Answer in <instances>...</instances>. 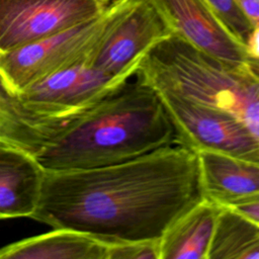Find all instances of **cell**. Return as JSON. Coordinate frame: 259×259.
Returning <instances> with one entry per match:
<instances>
[{
    "label": "cell",
    "mask_w": 259,
    "mask_h": 259,
    "mask_svg": "<svg viewBox=\"0 0 259 259\" xmlns=\"http://www.w3.org/2000/svg\"><path fill=\"white\" fill-rule=\"evenodd\" d=\"M203 198L196 153L175 144L107 166L45 169L31 219L110 244L157 241Z\"/></svg>",
    "instance_id": "obj_1"
},
{
    "label": "cell",
    "mask_w": 259,
    "mask_h": 259,
    "mask_svg": "<svg viewBox=\"0 0 259 259\" xmlns=\"http://www.w3.org/2000/svg\"><path fill=\"white\" fill-rule=\"evenodd\" d=\"M175 144L181 142L173 120L156 88L137 68L73 118L35 158L47 170L87 169L128 161Z\"/></svg>",
    "instance_id": "obj_2"
},
{
    "label": "cell",
    "mask_w": 259,
    "mask_h": 259,
    "mask_svg": "<svg viewBox=\"0 0 259 259\" xmlns=\"http://www.w3.org/2000/svg\"><path fill=\"white\" fill-rule=\"evenodd\" d=\"M138 71L157 89L234 117L259 146L258 60L221 61L172 33L142 57Z\"/></svg>",
    "instance_id": "obj_3"
},
{
    "label": "cell",
    "mask_w": 259,
    "mask_h": 259,
    "mask_svg": "<svg viewBox=\"0 0 259 259\" xmlns=\"http://www.w3.org/2000/svg\"><path fill=\"white\" fill-rule=\"evenodd\" d=\"M112 0L98 16L0 54V72L17 91L58 70L90 60L115 12Z\"/></svg>",
    "instance_id": "obj_4"
},
{
    "label": "cell",
    "mask_w": 259,
    "mask_h": 259,
    "mask_svg": "<svg viewBox=\"0 0 259 259\" xmlns=\"http://www.w3.org/2000/svg\"><path fill=\"white\" fill-rule=\"evenodd\" d=\"M172 33L170 24L151 1L118 0L90 64L111 76L127 74L155 44Z\"/></svg>",
    "instance_id": "obj_5"
},
{
    "label": "cell",
    "mask_w": 259,
    "mask_h": 259,
    "mask_svg": "<svg viewBox=\"0 0 259 259\" xmlns=\"http://www.w3.org/2000/svg\"><path fill=\"white\" fill-rule=\"evenodd\" d=\"M136 69L121 76H111L85 61L49 74L18 92L34 111L52 117L73 119L104 97Z\"/></svg>",
    "instance_id": "obj_6"
},
{
    "label": "cell",
    "mask_w": 259,
    "mask_h": 259,
    "mask_svg": "<svg viewBox=\"0 0 259 259\" xmlns=\"http://www.w3.org/2000/svg\"><path fill=\"white\" fill-rule=\"evenodd\" d=\"M183 146L196 152L210 150L259 164V146L234 117L157 89Z\"/></svg>",
    "instance_id": "obj_7"
},
{
    "label": "cell",
    "mask_w": 259,
    "mask_h": 259,
    "mask_svg": "<svg viewBox=\"0 0 259 259\" xmlns=\"http://www.w3.org/2000/svg\"><path fill=\"white\" fill-rule=\"evenodd\" d=\"M112 0H0V50L7 52L101 14Z\"/></svg>",
    "instance_id": "obj_8"
},
{
    "label": "cell",
    "mask_w": 259,
    "mask_h": 259,
    "mask_svg": "<svg viewBox=\"0 0 259 259\" xmlns=\"http://www.w3.org/2000/svg\"><path fill=\"white\" fill-rule=\"evenodd\" d=\"M162 13L174 33L201 52L228 63L251 58L205 0H149Z\"/></svg>",
    "instance_id": "obj_9"
},
{
    "label": "cell",
    "mask_w": 259,
    "mask_h": 259,
    "mask_svg": "<svg viewBox=\"0 0 259 259\" xmlns=\"http://www.w3.org/2000/svg\"><path fill=\"white\" fill-rule=\"evenodd\" d=\"M44 175L45 168L33 154L0 140V221L31 218Z\"/></svg>",
    "instance_id": "obj_10"
},
{
    "label": "cell",
    "mask_w": 259,
    "mask_h": 259,
    "mask_svg": "<svg viewBox=\"0 0 259 259\" xmlns=\"http://www.w3.org/2000/svg\"><path fill=\"white\" fill-rule=\"evenodd\" d=\"M195 153L205 199L230 207L259 197V164L210 150Z\"/></svg>",
    "instance_id": "obj_11"
},
{
    "label": "cell",
    "mask_w": 259,
    "mask_h": 259,
    "mask_svg": "<svg viewBox=\"0 0 259 259\" xmlns=\"http://www.w3.org/2000/svg\"><path fill=\"white\" fill-rule=\"evenodd\" d=\"M31 109L0 72V140L37 155L71 121Z\"/></svg>",
    "instance_id": "obj_12"
},
{
    "label": "cell",
    "mask_w": 259,
    "mask_h": 259,
    "mask_svg": "<svg viewBox=\"0 0 259 259\" xmlns=\"http://www.w3.org/2000/svg\"><path fill=\"white\" fill-rule=\"evenodd\" d=\"M110 243L57 228L0 248V259H107Z\"/></svg>",
    "instance_id": "obj_13"
},
{
    "label": "cell",
    "mask_w": 259,
    "mask_h": 259,
    "mask_svg": "<svg viewBox=\"0 0 259 259\" xmlns=\"http://www.w3.org/2000/svg\"><path fill=\"white\" fill-rule=\"evenodd\" d=\"M221 209L203 198L181 214L159 239V259H207Z\"/></svg>",
    "instance_id": "obj_14"
},
{
    "label": "cell",
    "mask_w": 259,
    "mask_h": 259,
    "mask_svg": "<svg viewBox=\"0 0 259 259\" xmlns=\"http://www.w3.org/2000/svg\"><path fill=\"white\" fill-rule=\"evenodd\" d=\"M207 259H259V224L222 206Z\"/></svg>",
    "instance_id": "obj_15"
},
{
    "label": "cell",
    "mask_w": 259,
    "mask_h": 259,
    "mask_svg": "<svg viewBox=\"0 0 259 259\" xmlns=\"http://www.w3.org/2000/svg\"><path fill=\"white\" fill-rule=\"evenodd\" d=\"M214 10L229 31L245 47L253 28L234 0H205Z\"/></svg>",
    "instance_id": "obj_16"
},
{
    "label": "cell",
    "mask_w": 259,
    "mask_h": 259,
    "mask_svg": "<svg viewBox=\"0 0 259 259\" xmlns=\"http://www.w3.org/2000/svg\"><path fill=\"white\" fill-rule=\"evenodd\" d=\"M158 241L111 243L107 259H159Z\"/></svg>",
    "instance_id": "obj_17"
},
{
    "label": "cell",
    "mask_w": 259,
    "mask_h": 259,
    "mask_svg": "<svg viewBox=\"0 0 259 259\" xmlns=\"http://www.w3.org/2000/svg\"><path fill=\"white\" fill-rule=\"evenodd\" d=\"M229 208H232L235 211L259 224V197L240 202L238 204L230 206Z\"/></svg>",
    "instance_id": "obj_18"
},
{
    "label": "cell",
    "mask_w": 259,
    "mask_h": 259,
    "mask_svg": "<svg viewBox=\"0 0 259 259\" xmlns=\"http://www.w3.org/2000/svg\"><path fill=\"white\" fill-rule=\"evenodd\" d=\"M253 26L259 25V0H234Z\"/></svg>",
    "instance_id": "obj_19"
},
{
    "label": "cell",
    "mask_w": 259,
    "mask_h": 259,
    "mask_svg": "<svg viewBox=\"0 0 259 259\" xmlns=\"http://www.w3.org/2000/svg\"><path fill=\"white\" fill-rule=\"evenodd\" d=\"M245 49L249 58L259 61V25L253 26L245 44Z\"/></svg>",
    "instance_id": "obj_20"
},
{
    "label": "cell",
    "mask_w": 259,
    "mask_h": 259,
    "mask_svg": "<svg viewBox=\"0 0 259 259\" xmlns=\"http://www.w3.org/2000/svg\"><path fill=\"white\" fill-rule=\"evenodd\" d=\"M1 53H2V52H1V50H0V54H1Z\"/></svg>",
    "instance_id": "obj_21"
}]
</instances>
